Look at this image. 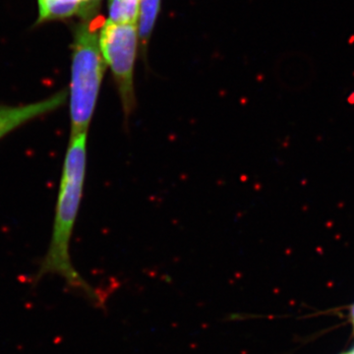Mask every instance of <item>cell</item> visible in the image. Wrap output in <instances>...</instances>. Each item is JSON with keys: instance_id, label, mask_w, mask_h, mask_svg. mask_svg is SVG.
Masks as SVG:
<instances>
[{"instance_id": "obj_4", "label": "cell", "mask_w": 354, "mask_h": 354, "mask_svg": "<svg viewBox=\"0 0 354 354\" xmlns=\"http://www.w3.org/2000/svg\"><path fill=\"white\" fill-rule=\"evenodd\" d=\"M68 92L61 90L41 101L21 105L0 104V139L25 124L51 113L65 104Z\"/></svg>"}, {"instance_id": "obj_7", "label": "cell", "mask_w": 354, "mask_h": 354, "mask_svg": "<svg viewBox=\"0 0 354 354\" xmlns=\"http://www.w3.org/2000/svg\"><path fill=\"white\" fill-rule=\"evenodd\" d=\"M140 0H110L109 19L112 23H138Z\"/></svg>"}, {"instance_id": "obj_5", "label": "cell", "mask_w": 354, "mask_h": 354, "mask_svg": "<svg viewBox=\"0 0 354 354\" xmlns=\"http://www.w3.org/2000/svg\"><path fill=\"white\" fill-rule=\"evenodd\" d=\"M96 0H38L39 23L62 20L85 13Z\"/></svg>"}, {"instance_id": "obj_1", "label": "cell", "mask_w": 354, "mask_h": 354, "mask_svg": "<svg viewBox=\"0 0 354 354\" xmlns=\"http://www.w3.org/2000/svg\"><path fill=\"white\" fill-rule=\"evenodd\" d=\"M87 136L88 133L70 136L62 167L51 238L36 278L45 275L59 276L71 287L80 289L92 300L98 302L101 297L78 274L70 257L71 238L82 200L86 176Z\"/></svg>"}, {"instance_id": "obj_6", "label": "cell", "mask_w": 354, "mask_h": 354, "mask_svg": "<svg viewBox=\"0 0 354 354\" xmlns=\"http://www.w3.org/2000/svg\"><path fill=\"white\" fill-rule=\"evenodd\" d=\"M159 2L160 0H140L138 35L144 45H146L152 34L158 14Z\"/></svg>"}, {"instance_id": "obj_2", "label": "cell", "mask_w": 354, "mask_h": 354, "mask_svg": "<svg viewBox=\"0 0 354 354\" xmlns=\"http://www.w3.org/2000/svg\"><path fill=\"white\" fill-rule=\"evenodd\" d=\"M97 21L77 28L72 45L70 81L71 135L88 133L101 90L105 61L99 47Z\"/></svg>"}, {"instance_id": "obj_3", "label": "cell", "mask_w": 354, "mask_h": 354, "mask_svg": "<svg viewBox=\"0 0 354 354\" xmlns=\"http://www.w3.org/2000/svg\"><path fill=\"white\" fill-rule=\"evenodd\" d=\"M138 23H112L106 21L98 35L99 47L113 74L125 119H129L136 106L134 66L137 50Z\"/></svg>"}, {"instance_id": "obj_9", "label": "cell", "mask_w": 354, "mask_h": 354, "mask_svg": "<svg viewBox=\"0 0 354 354\" xmlns=\"http://www.w3.org/2000/svg\"><path fill=\"white\" fill-rule=\"evenodd\" d=\"M343 354H349V353H343Z\"/></svg>"}, {"instance_id": "obj_8", "label": "cell", "mask_w": 354, "mask_h": 354, "mask_svg": "<svg viewBox=\"0 0 354 354\" xmlns=\"http://www.w3.org/2000/svg\"><path fill=\"white\" fill-rule=\"evenodd\" d=\"M351 316H352V321H353V324H354V306L351 310Z\"/></svg>"}]
</instances>
